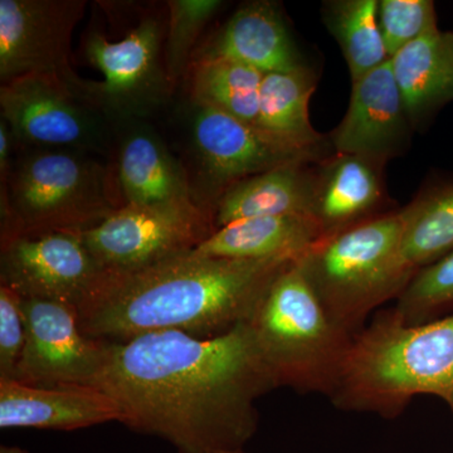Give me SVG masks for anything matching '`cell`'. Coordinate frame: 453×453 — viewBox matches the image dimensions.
Masks as SVG:
<instances>
[{"label": "cell", "instance_id": "1", "mask_svg": "<svg viewBox=\"0 0 453 453\" xmlns=\"http://www.w3.org/2000/svg\"><path fill=\"white\" fill-rule=\"evenodd\" d=\"M91 387L111 396L122 425L178 453L243 451L257 432V401L277 389L249 324L201 338L180 332L110 342Z\"/></svg>", "mask_w": 453, "mask_h": 453}, {"label": "cell", "instance_id": "2", "mask_svg": "<svg viewBox=\"0 0 453 453\" xmlns=\"http://www.w3.org/2000/svg\"><path fill=\"white\" fill-rule=\"evenodd\" d=\"M291 262L207 257L192 250L138 270L101 273L77 308L80 327L110 342L160 332L220 335L249 323Z\"/></svg>", "mask_w": 453, "mask_h": 453}, {"label": "cell", "instance_id": "3", "mask_svg": "<svg viewBox=\"0 0 453 453\" xmlns=\"http://www.w3.org/2000/svg\"><path fill=\"white\" fill-rule=\"evenodd\" d=\"M417 395L442 399L453 417V312L407 325L380 310L354 336L330 401L344 412L395 419Z\"/></svg>", "mask_w": 453, "mask_h": 453}, {"label": "cell", "instance_id": "4", "mask_svg": "<svg viewBox=\"0 0 453 453\" xmlns=\"http://www.w3.org/2000/svg\"><path fill=\"white\" fill-rule=\"evenodd\" d=\"M0 186V241L82 234L125 207L116 172L82 151L22 149Z\"/></svg>", "mask_w": 453, "mask_h": 453}, {"label": "cell", "instance_id": "5", "mask_svg": "<svg viewBox=\"0 0 453 453\" xmlns=\"http://www.w3.org/2000/svg\"><path fill=\"white\" fill-rule=\"evenodd\" d=\"M402 234L401 210L390 211L321 237L297 261L326 314L351 336L417 273L402 255Z\"/></svg>", "mask_w": 453, "mask_h": 453}, {"label": "cell", "instance_id": "6", "mask_svg": "<svg viewBox=\"0 0 453 453\" xmlns=\"http://www.w3.org/2000/svg\"><path fill=\"white\" fill-rule=\"evenodd\" d=\"M247 324L277 388L332 398L354 336L329 318L297 261L275 277Z\"/></svg>", "mask_w": 453, "mask_h": 453}, {"label": "cell", "instance_id": "7", "mask_svg": "<svg viewBox=\"0 0 453 453\" xmlns=\"http://www.w3.org/2000/svg\"><path fill=\"white\" fill-rule=\"evenodd\" d=\"M165 29L162 18L145 14L120 41L96 29L83 37V56L105 77L89 82L88 100L113 127L144 121L173 96L164 62Z\"/></svg>", "mask_w": 453, "mask_h": 453}, {"label": "cell", "instance_id": "8", "mask_svg": "<svg viewBox=\"0 0 453 453\" xmlns=\"http://www.w3.org/2000/svg\"><path fill=\"white\" fill-rule=\"evenodd\" d=\"M0 118L18 150L64 149L95 157L113 151L109 119L55 77L27 74L0 86Z\"/></svg>", "mask_w": 453, "mask_h": 453}, {"label": "cell", "instance_id": "9", "mask_svg": "<svg viewBox=\"0 0 453 453\" xmlns=\"http://www.w3.org/2000/svg\"><path fill=\"white\" fill-rule=\"evenodd\" d=\"M86 0H0V81L27 74L55 77L88 98L91 80L74 73L71 40Z\"/></svg>", "mask_w": 453, "mask_h": 453}, {"label": "cell", "instance_id": "10", "mask_svg": "<svg viewBox=\"0 0 453 453\" xmlns=\"http://www.w3.org/2000/svg\"><path fill=\"white\" fill-rule=\"evenodd\" d=\"M213 232L207 208L125 205L80 234L103 273H124L192 251Z\"/></svg>", "mask_w": 453, "mask_h": 453}, {"label": "cell", "instance_id": "11", "mask_svg": "<svg viewBox=\"0 0 453 453\" xmlns=\"http://www.w3.org/2000/svg\"><path fill=\"white\" fill-rule=\"evenodd\" d=\"M26 345L17 381L35 387H91L105 365L109 342L80 327L73 306L22 299Z\"/></svg>", "mask_w": 453, "mask_h": 453}, {"label": "cell", "instance_id": "12", "mask_svg": "<svg viewBox=\"0 0 453 453\" xmlns=\"http://www.w3.org/2000/svg\"><path fill=\"white\" fill-rule=\"evenodd\" d=\"M0 242V285L22 299L56 301L77 310L103 273L80 234L50 232Z\"/></svg>", "mask_w": 453, "mask_h": 453}, {"label": "cell", "instance_id": "13", "mask_svg": "<svg viewBox=\"0 0 453 453\" xmlns=\"http://www.w3.org/2000/svg\"><path fill=\"white\" fill-rule=\"evenodd\" d=\"M190 134L203 173L219 189V196L244 179L288 164L319 160L315 155L283 148L257 127L228 113L196 104H193Z\"/></svg>", "mask_w": 453, "mask_h": 453}, {"label": "cell", "instance_id": "14", "mask_svg": "<svg viewBox=\"0 0 453 453\" xmlns=\"http://www.w3.org/2000/svg\"><path fill=\"white\" fill-rule=\"evenodd\" d=\"M412 122L389 61L353 82L344 119L332 133L336 154L386 165L410 146Z\"/></svg>", "mask_w": 453, "mask_h": 453}, {"label": "cell", "instance_id": "15", "mask_svg": "<svg viewBox=\"0 0 453 453\" xmlns=\"http://www.w3.org/2000/svg\"><path fill=\"white\" fill-rule=\"evenodd\" d=\"M115 127L120 130L115 172L125 205L202 207L195 201L186 170L150 125L130 121Z\"/></svg>", "mask_w": 453, "mask_h": 453}, {"label": "cell", "instance_id": "16", "mask_svg": "<svg viewBox=\"0 0 453 453\" xmlns=\"http://www.w3.org/2000/svg\"><path fill=\"white\" fill-rule=\"evenodd\" d=\"M120 422L111 396L95 387H35L0 380V428L74 431Z\"/></svg>", "mask_w": 453, "mask_h": 453}, {"label": "cell", "instance_id": "17", "mask_svg": "<svg viewBox=\"0 0 453 453\" xmlns=\"http://www.w3.org/2000/svg\"><path fill=\"white\" fill-rule=\"evenodd\" d=\"M384 166L357 155L336 153L315 166L312 217L323 237L388 213Z\"/></svg>", "mask_w": 453, "mask_h": 453}, {"label": "cell", "instance_id": "18", "mask_svg": "<svg viewBox=\"0 0 453 453\" xmlns=\"http://www.w3.org/2000/svg\"><path fill=\"white\" fill-rule=\"evenodd\" d=\"M211 57L234 59L264 74L309 68L303 64L279 8L267 0L247 3L229 18L198 58Z\"/></svg>", "mask_w": 453, "mask_h": 453}, {"label": "cell", "instance_id": "19", "mask_svg": "<svg viewBox=\"0 0 453 453\" xmlns=\"http://www.w3.org/2000/svg\"><path fill=\"white\" fill-rule=\"evenodd\" d=\"M288 164L238 181L213 203L214 231L255 217H312L315 168Z\"/></svg>", "mask_w": 453, "mask_h": 453}, {"label": "cell", "instance_id": "20", "mask_svg": "<svg viewBox=\"0 0 453 453\" xmlns=\"http://www.w3.org/2000/svg\"><path fill=\"white\" fill-rule=\"evenodd\" d=\"M321 237L311 217H255L216 229L195 252L216 258L299 261Z\"/></svg>", "mask_w": 453, "mask_h": 453}, {"label": "cell", "instance_id": "21", "mask_svg": "<svg viewBox=\"0 0 453 453\" xmlns=\"http://www.w3.org/2000/svg\"><path fill=\"white\" fill-rule=\"evenodd\" d=\"M412 127L453 101V32H429L390 58Z\"/></svg>", "mask_w": 453, "mask_h": 453}, {"label": "cell", "instance_id": "22", "mask_svg": "<svg viewBox=\"0 0 453 453\" xmlns=\"http://www.w3.org/2000/svg\"><path fill=\"white\" fill-rule=\"evenodd\" d=\"M315 88V74L310 68L265 74L256 127L283 148L320 157L323 135L312 127L309 113Z\"/></svg>", "mask_w": 453, "mask_h": 453}, {"label": "cell", "instance_id": "23", "mask_svg": "<svg viewBox=\"0 0 453 453\" xmlns=\"http://www.w3.org/2000/svg\"><path fill=\"white\" fill-rule=\"evenodd\" d=\"M401 216L402 255L416 273L453 252V180L426 188Z\"/></svg>", "mask_w": 453, "mask_h": 453}, {"label": "cell", "instance_id": "24", "mask_svg": "<svg viewBox=\"0 0 453 453\" xmlns=\"http://www.w3.org/2000/svg\"><path fill=\"white\" fill-rule=\"evenodd\" d=\"M192 65L193 104L219 110L256 127L264 73L223 57L193 59Z\"/></svg>", "mask_w": 453, "mask_h": 453}, {"label": "cell", "instance_id": "25", "mask_svg": "<svg viewBox=\"0 0 453 453\" xmlns=\"http://www.w3.org/2000/svg\"><path fill=\"white\" fill-rule=\"evenodd\" d=\"M378 0L325 2L323 18L342 49L351 81L389 61L378 20Z\"/></svg>", "mask_w": 453, "mask_h": 453}, {"label": "cell", "instance_id": "26", "mask_svg": "<svg viewBox=\"0 0 453 453\" xmlns=\"http://www.w3.org/2000/svg\"><path fill=\"white\" fill-rule=\"evenodd\" d=\"M402 323L418 325L453 312V252L422 268L396 299Z\"/></svg>", "mask_w": 453, "mask_h": 453}, {"label": "cell", "instance_id": "27", "mask_svg": "<svg viewBox=\"0 0 453 453\" xmlns=\"http://www.w3.org/2000/svg\"><path fill=\"white\" fill-rule=\"evenodd\" d=\"M219 0H169L168 26L164 40V62L174 88L186 74L193 50L204 27L222 8Z\"/></svg>", "mask_w": 453, "mask_h": 453}, {"label": "cell", "instance_id": "28", "mask_svg": "<svg viewBox=\"0 0 453 453\" xmlns=\"http://www.w3.org/2000/svg\"><path fill=\"white\" fill-rule=\"evenodd\" d=\"M378 20L389 59L408 44L438 29L431 0H380Z\"/></svg>", "mask_w": 453, "mask_h": 453}, {"label": "cell", "instance_id": "29", "mask_svg": "<svg viewBox=\"0 0 453 453\" xmlns=\"http://www.w3.org/2000/svg\"><path fill=\"white\" fill-rule=\"evenodd\" d=\"M25 345L22 297L0 285V380H16Z\"/></svg>", "mask_w": 453, "mask_h": 453}, {"label": "cell", "instance_id": "30", "mask_svg": "<svg viewBox=\"0 0 453 453\" xmlns=\"http://www.w3.org/2000/svg\"><path fill=\"white\" fill-rule=\"evenodd\" d=\"M0 453H28L26 449H20L16 446H2L0 447Z\"/></svg>", "mask_w": 453, "mask_h": 453}, {"label": "cell", "instance_id": "31", "mask_svg": "<svg viewBox=\"0 0 453 453\" xmlns=\"http://www.w3.org/2000/svg\"><path fill=\"white\" fill-rule=\"evenodd\" d=\"M234 453H247V452L244 451V449H243V451H238V452H234Z\"/></svg>", "mask_w": 453, "mask_h": 453}]
</instances>
